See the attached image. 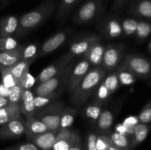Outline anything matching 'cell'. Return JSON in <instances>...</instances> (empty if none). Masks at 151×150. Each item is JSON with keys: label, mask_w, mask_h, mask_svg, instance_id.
I'll use <instances>...</instances> for the list:
<instances>
[{"label": "cell", "mask_w": 151, "mask_h": 150, "mask_svg": "<svg viewBox=\"0 0 151 150\" xmlns=\"http://www.w3.org/2000/svg\"><path fill=\"white\" fill-rule=\"evenodd\" d=\"M25 121L22 116L12 120L0 127V139L7 140L17 138L24 134Z\"/></svg>", "instance_id": "30bf717a"}, {"label": "cell", "mask_w": 151, "mask_h": 150, "mask_svg": "<svg viewBox=\"0 0 151 150\" xmlns=\"http://www.w3.org/2000/svg\"><path fill=\"white\" fill-rule=\"evenodd\" d=\"M96 145H97V150H108L109 147L114 146L109 138V135H97L96 139Z\"/></svg>", "instance_id": "60d3db41"}, {"label": "cell", "mask_w": 151, "mask_h": 150, "mask_svg": "<svg viewBox=\"0 0 151 150\" xmlns=\"http://www.w3.org/2000/svg\"><path fill=\"white\" fill-rule=\"evenodd\" d=\"M19 104L9 101L4 107L0 109V125H3L21 116Z\"/></svg>", "instance_id": "44dd1931"}, {"label": "cell", "mask_w": 151, "mask_h": 150, "mask_svg": "<svg viewBox=\"0 0 151 150\" xmlns=\"http://www.w3.org/2000/svg\"><path fill=\"white\" fill-rule=\"evenodd\" d=\"M12 1V0H4V4H6V3L8 2V1Z\"/></svg>", "instance_id": "f907efd6"}, {"label": "cell", "mask_w": 151, "mask_h": 150, "mask_svg": "<svg viewBox=\"0 0 151 150\" xmlns=\"http://www.w3.org/2000/svg\"><path fill=\"white\" fill-rule=\"evenodd\" d=\"M151 34V24L146 21H138L136 36L139 40H145Z\"/></svg>", "instance_id": "836d02e7"}, {"label": "cell", "mask_w": 151, "mask_h": 150, "mask_svg": "<svg viewBox=\"0 0 151 150\" xmlns=\"http://www.w3.org/2000/svg\"><path fill=\"white\" fill-rule=\"evenodd\" d=\"M100 42V36L95 33L84 36L78 40H75L72 44L69 52L73 57L83 54L90 47Z\"/></svg>", "instance_id": "8fae6325"}, {"label": "cell", "mask_w": 151, "mask_h": 150, "mask_svg": "<svg viewBox=\"0 0 151 150\" xmlns=\"http://www.w3.org/2000/svg\"><path fill=\"white\" fill-rule=\"evenodd\" d=\"M102 82L104 84L111 95H113L120 87L119 79L115 71H111L109 74H106Z\"/></svg>", "instance_id": "f546056e"}, {"label": "cell", "mask_w": 151, "mask_h": 150, "mask_svg": "<svg viewBox=\"0 0 151 150\" xmlns=\"http://www.w3.org/2000/svg\"><path fill=\"white\" fill-rule=\"evenodd\" d=\"M78 135V132L71 129H62L58 133L52 150H69Z\"/></svg>", "instance_id": "2e32d148"}, {"label": "cell", "mask_w": 151, "mask_h": 150, "mask_svg": "<svg viewBox=\"0 0 151 150\" xmlns=\"http://www.w3.org/2000/svg\"><path fill=\"white\" fill-rule=\"evenodd\" d=\"M135 16L151 21V0H137L131 7Z\"/></svg>", "instance_id": "7402d4cb"}, {"label": "cell", "mask_w": 151, "mask_h": 150, "mask_svg": "<svg viewBox=\"0 0 151 150\" xmlns=\"http://www.w3.org/2000/svg\"><path fill=\"white\" fill-rule=\"evenodd\" d=\"M18 104L21 114H23L25 119L33 117L35 107L34 104V94L30 89L24 90L22 98Z\"/></svg>", "instance_id": "e0dca14e"}, {"label": "cell", "mask_w": 151, "mask_h": 150, "mask_svg": "<svg viewBox=\"0 0 151 150\" xmlns=\"http://www.w3.org/2000/svg\"><path fill=\"white\" fill-rule=\"evenodd\" d=\"M138 119L139 123L147 124L151 122V100L148 101L142 109L141 112L138 116Z\"/></svg>", "instance_id": "ab89813d"}, {"label": "cell", "mask_w": 151, "mask_h": 150, "mask_svg": "<svg viewBox=\"0 0 151 150\" xmlns=\"http://www.w3.org/2000/svg\"><path fill=\"white\" fill-rule=\"evenodd\" d=\"M97 135L94 132H89L86 138L84 145L83 144V150H97L96 145V139Z\"/></svg>", "instance_id": "b9f144b4"}, {"label": "cell", "mask_w": 151, "mask_h": 150, "mask_svg": "<svg viewBox=\"0 0 151 150\" xmlns=\"http://www.w3.org/2000/svg\"><path fill=\"white\" fill-rule=\"evenodd\" d=\"M125 49L121 44H110L106 46L101 67L106 72L114 71L124 59Z\"/></svg>", "instance_id": "52a82bcc"}, {"label": "cell", "mask_w": 151, "mask_h": 150, "mask_svg": "<svg viewBox=\"0 0 151 150\" xmlns=\"http://www.w3.org/2000/svg\"><path fill=\"white\" fill-rule=\"evenodd\" d=\"M0 72L1 75V83L4 85V87L9 89L14 85H17L7 68H0Z\"/></svg>", "instance_id": "74e56055"}, {"label": "cell", "mask_w": 151, "mask_h": 150, "mask_svg": "<svg viewBox=\"0 0 151 150\" xmlns=\"http://www.w3.org/2000/svg\"><path fill=\"white\" fill-rule=\"evenodd\" d=\"M100 29L107 39H115L123 34L121 22L114 16H108L100 24Z\"/></svg>", "instance_id": "7c38bea8"}, {"label": "cell", "mask_w": 151, "mask_h": 150, "mask_svg": "<svg viewBox=\"0 0 151 150\" xmlns=\"http://www.w3.org/2000/svg\"><path fill=\"white\" fill-rule=\"evenodd\" d=\"M73 57V56L69 51L66 52V54L62 55L58 60L54 62L52 64L50 65L49 66L46 67L44 70L41 71L39 74L37 76V77L35 78V82H37V84H40L41 82L48 80L52 76H55L70 63Z\"/></svg>", "instance_id": "ba28073f"}, {"label": "cell", "mask_w": 151, "mask_h": 150, "mask_svg": "<svg viewBox=\"0 0 151 150\" xmlns=\"http://www.w3.org/2000/svg\"><path fill=\"white\" fill-rule=\"evenodd\" d=\"M1 150H40L34 144L26 143V144H18V145L11 146L5 147Z\"/></svg>", "instance_id": "ee69618b"}, {"label": "cell", "mask_w": 151, "mask_h": 150, "mask_svg": "<svg viewBox=\"0 0 151 150\" xmlns=\"http://www.w3.org/2000/svg\"><path fill=\"white\" fill-rule=\"evenodd\" d=\"M69 150H83V143L81 135L78 134Z\"/></svg>", "instance_id": "f6af8a7d"}, {"label": "cell", "mask_w": 151, "mask_h": 150, "mask_svg": "<svg viewBox=\"0 0 151 150\" xmlns=\"http://www.w3.org/2000/svg\"><path fill=\"white\" fill-rule=\"evenodd\" d=\"M66 38H67V34L65 32H59L52 36L41 46L36 56V58L42 57L54 51L64 43Z\"/></svg>", "instance_id": "4fadbf2b"}, {"label": "cell", "mask_w": 151, "mask_h": 150, "mask_svg": "<svg viewBox=\"0 0 151 150\" xmlns=\"http://www.w3.org/2000/svg\"><path fill=\"white\" fill-rule=\"evenodd\" d=\"M35 82V78H34L33 76L30 74L29 71H28L27 73L23 76V78H22V80L20 81V83H19V85H20L24 90H28L30 89L32 87H33Z\"/></svg>", "instance_id": "7bdbcfd3"}, {"label": "cell", "mask_w": 151, "mask_h": 150, "mask_svg": "<svg viewBox=\"0 0 151 150\" xmlns=\"http://www.w3.org/2000/svg\"><path fill=\"white\" fill-rule=\"evenodd\" d=\"M2 1H4V0H2Z\"/></svg>", "instance_id": "db71d44e"}, {"label": "cell", "mask_w": 151, "mask_h": 150, "mask_svg": "<svg viewBox=\"0 0 151 150\" xmlns=\"http://www.w3.org/2000/svg\"><path fill=\"white\" fill-rule=\"evenodd\" d=\"M128 0H115L113 4V7H112L113 11L116 12L122 9L124 5L128 2Z\"/></svg>", "instance_id": "bcb514c9"}, {"label": "cell", "mask_w": 151, "mask_h": 150, "mask_svg": "<svg viewBox=\"0 0 151 150\" xmlns=\"http://www.w3.org/2000/svg\"><path fill=\"white\" fill-rule=\"evenodd\" d=\"M8 102H9V100L7 97L0 96V109L2 108L3 107H4V106H5Z\"/></svg>", "instance_id": "7dc6e473"}, {"label": "cell", "mask_w": 151, "mask_h": 150, "mask_svg": "<svg viewBox=\"0 0 151 150\" xmlns=\"http://www.w3.org/2000/svg\"><path fill=\"white\" fill-rule=\"evenodd\" d=\"M66 106L62 101H55L42 108L37 109L33 117L47 126L48 130L59 132V124Z\"/></svg>", "instance_id": "277c9868"}, {"label": "cell", "mask_w": 151, "mask_h": 150, "mask_svg": "<svg viewBox=\"0 0 151 150\" xmlns=\"http://www.w3.org/2000/svg\"><path fill=\"white\" fill-rule=\"evenodd\" d=\"M24 89L22 88L20 85H14L12 88L8 89V95H7V99L9 101L16 104H19L21 98H22V93H23Z\"/></svg>", "instance_id": "f35d334b"}, {"label": "cell", "mask_w": 151, "mask_h": 150, "mask_svg": "<svg viewBox=\"0 0 151 150\" xmlns=\"http://www.w3.org/2000/svg\"><path fill=\"white\" fill-rule=\"evenodd\" d=\"M109 136L114 146L124 150H131V138L128 135L115 132Z\"/></svg>", "instance_id": "83f0119b"}, {"label": "cell", "mask_w": 151, "mask_h": 150, "mask_svg": "<svg viewBox=\"0 0 151 150\" xmlns=\"http://www.w3.org/2000/svg\"><path fill=\"white\" fill-rule=\"evenodd\" d=\"M47 131H48L47 126L35 117L25 119L24 134L29 141L32 137Z\"/></svg>", "instance_id": "d6986e66"}, {"label": "cell", "mask_w": 151, "mask_h": 150, "mask_svg": "<svg viewBox=\"0 0 151 150\" xmlns=\"http://www.w3.org/2000/svg\"><path fill=\"white\" fill-rule=\"evenodd\" d=\"M138 21L135 19H125L121 22L123 34L131 36L135 35L137 30Z\"/></svg>", "instance_id": "d590c367"}, {"label": "cell", "mask_w": 151, "mask_h": 150, "mask_svg": "<svg viewBox=\"0 0 151 150\" xmlns=\"http://www.w3.org/2000/svg\"><path fill=\"white\" fill-rule=\"evenodd\" d=\"M116 73L117 74L120 85H132L137 82V77L123 64L122 62L116 67Z\"/></svg>", "instance_id": "484cf974"}, {"label": "cell", "mask_w": 151, "mask_h": 150, "mask_svg": "<svg viewBox=\"0 0 151 150\" xmlns=\"http://www.w3.org/2000/svg\"><path fill=\"white\" fill-rule=\"evenodd\" d=\"M148 49H149V51H150V52L151 54V41H150V44H149V45H148Z\"/></svg>", "instance_id": "681fc988"}, {"label": "cell", "mask_w": 151, "mask_h": 150, "mask_svg": "<svg viewBox=\"0 0 151 150\" xmlns=\"http://www.w3.org/2000/svg\"><path fill=\"white\" fill-rule=\"evenodd\" d=\"M79 1L80 0H61L58 9L57 19L63 20Z\"/></svg>", "instance_id": "1f68e13d"}, {"label": "cell", "mask_w": 151, "mask_h": 150, "mask_svg": "<svg viewBox=\"0 0 151 150\" xmlns=\"http://www.w3.org/2000/svg\"><path fill=\"white\" fill-rule=\"evenodd\" d=\"M19 19L15 16H7L0 20V37H13L19 26ZM14 38V37H13Z\"/></svg>", "instance_id": "ac0fdd59"}, {"label": "cell", "mask_w": 151, "mask_h": 150, "mask_svg": "<svg viewBox=\"0 0 151 150\" xmlns=\"http://www.w3.org/2000/svg\"><path fill=\"white\" fill-rule=\"evenodd\" d=\"M105 0H88L74 15L75 23L85 24L97 19L104 9Z\"/></svg>", "instance_id": "8992f818"}, {"label": "cell", "mask_w": 151, "mask_h": 150, "mask_svg": "<svg viewBox=\"0 0 151 150\" xmlns=\"http://www.w3.org/2000/svg\"><path fill=\"white\" fill-rule=\"evenodd\" d=\"M38 53V46L36 44H31L24 46L21 54V60H35Z\"/></svg>", "instance_id": "e575fe53"}, {"label": "cell", "mask_w": 151, "mask_h": 150, "mask_svg": "<svg viewBox=\"0 0 151 150\" xmlns=\"http://www.w3.org/2000/svg\"><path fill=\"white\" fill-rule=\"evenodd\" d=\"M94 102L97 103V104H100L101 105H103L106 101L109 100V99L110 98V96L111 95L110 94V93L109 92L107 88H106V86L104 85V84L103 83V82H101V83L99 85V86L97 87L96 91H94Z\"/></svg>", "instance_id": "d6a6232c"}, {"label": "cell", "mask_w": 151, "mask_h": 150, "mask_svg": "<svg viewBox=\"0 0 151 150\" xmlns=\"http://www.w3.org/2000/svg\"><path fill=\"white\" fill-rule=\"evenodd\" d=\"M108 150H124V149H122L117 148V147L114 146H111L109 147V149Z\"/></svg>", "instance_id": "c3c4849f"}, {"label": "cell", "mask_w": 151, "mask_h": 150, "mask_svg": "<svg viewBox=\"0 0 151 150\" xmlns=\"http://www.w3.org/2000/svg\"><path fill=\"white\" fill-rule=\"evenodd\" d=\"M56 7V3L46 1L33 10L25 13L19 19V26L15 36L21 38L36 29L47 20Z\"/></svg>", "instance_id": "7a4b0ae2"}, {"label": "cell", "mask_w": 151, "mask_h": 150, "mask_svg": "<svg viewBox=\"0 0 151 150\" xmlns=\"http://www.w3.org/2000/svg\"><path fill=\"white\" fill-rule=\"evenodd\" d=\"M149 85H150V88H151V82H149Z\"/></svg>", "instance_id": "816d5d0a"}, {"label": "cell", "mask_w": 151, "mask_h": 150, "mask_svg": "<svg viewBox=\"0 0 151 150\" xmlns=\"http://www.w3.org/2000/svg\"><path fill=\"white\" fill-rule=\"evenodd\" d=\"M123 63L137 78H151V60L147 57L137 54H130L125 56Z\"/></svg>", "instance_id": "5b68a950"}, {"label": "cell", "mask_w": 151, "mask_h": 150, "mask_svg": "<svg viewBox=\"0 0 151 150\" xmlns=\"http://www.w3.org/2000/svg\"><path fill=\"white\" fill-rule=\"evenodd\" d=\"M106 74L107 72L101 66L91 67L71 95L72 104L76 107L85 104Z\"/></svg>", "instance_id": "6da1fadb"}, {"label": "cell", "mask_w": 151, "mask_h": 150, "mask_svg": "<svg viewBox=\"0 0 151 150\" xmlns=\"http://www.w3.org/2000/svg\"><path fill=\"white\" fill-rule=\"evenodd\" d=\"M58 132L48 130L32 137L29 141L40 150H52L56 141Z\"/></svg>", "instance_id": "9a60e30c"}, {"label": "cell", "mask_w": 151, "mask_h": 150, "mask_svg": "<svg viewBox=\"0 0 151 150\" xmlns=\"http://www.w3.org/2000/svg\"><path fill=\"white\" fill-rule=\"evenodd\" d=\"M78 110L75 108L72 107H66L62 114L60 119V124H59V132L62 129H70L71 126L75 121Z\"/></svg>", "instance_id": "f1b7e54d"}, {"label": "cell", "mask_w": 151, "mask_h": 150, "mask_svg": "<svg viewBox=\"0 0 151 150\" xmlns=\"http://www.w3.org/2000/svg\"><path fill=\"white\" fill-rule=\"evenodd\" d=\"M150 127L145 124L138 123L134 128L132 136L131 138V149L142 143L148 135Z\"/></svg>", "instance_id": "cb8c5ba5"}, {"label": "cell", "mask_w": 151, "mask_h": 150, "mask_svg": "<svg viewBox=\"0 0 151 150\" xmlns=\"http://www.w3.org/2000/svg\"><path fill=\"white\" fill-rule=\"evenodd\" d=\"M106 46L100 42L90 47L83 54V58L86 59L92 67H100L103 63Z\"/></svg>", "instance_id": "5bb4252c"}, {"label": "cell", "mask_w": 151, "mask_h": 150, "mask_svg": "<svg viewBox=\"0 0 151 150\" xmlns=\"http://www.w3.org/2000/svg\"><path fill=\"white\" fill-rule=\"evenodd\" d=\"M34 60H35L33 59L28 60H20L13 66L7 68L13 77L14 78L16 84L20 83V81L22 80L23 76L29 71V66Z\"/></svg>", "instance_id": "603a6c76"}, {"label": "cell", "mask_w": 151, "mask_h": 150, "mask_svg": "<svg viewBox=\"0 0 151 150\" xmlns=\"http://www.w3.org/2000/svg\"><path fill=\"white\" fill-rule=\"evenodd\" d=\"M21 46L13 37H0V51L14 49Z\"/></svg>", "instance_id": "8d00e7d4"}, {"label": "cell", "mask_w": 151, "mask_h": 150, "mask_svg": "<svg viewBox=\"0 0 151 150\" xmlns=\"http://www.w3.org/2000/svg\"><path fill=\"white\" fill-rule=\"evenodd\" d=\"M61 94L62 93L59 92V91H54L51 94H47V95L34 96V104H35V110L37 109L46 107L47 105H49V104L57 101Z\"/></svg>", "instance_id": "4316f807"}, {"label": "cell", "mask_w": 151, "mask_h": 150, "mask_svg": "<svg viewBox=\"0 0 151 150\" xmlns=\"http://www.w3.org/2000/svg\"><path fill=\"white\" fill-rule=\"evenodd\" d=\"M47 1H51V0H47Z\"/></svg>", "instance_id": "f5cc1de1"}, {"label": "cell", "mask_w": 151, "mask_h": 150, "mask_svg": "<svg viewBox=\"0 0 151 150\" xmlns=\"http://www.w3.org/2000/svg\"><path fill=\"white\" fill-rule=\"evenodd\" d=\"M102 106L103 105L93 101V104H89L86 107L85 111H84L86 118L93 124H95L103 110Z\"/></svg>", "instance_id": "4dcf8cb0"}, {"label": "cell", "mask_w": 151, "mask_h": 150, "mask_svg": "<svg viewBox=\"0 0 151 150\" xmlns=\"http://www.w3.org/2000/svg\"><path fill=\"white\" fill-rule=\"evenodd\" d=\"M91 69V65L86 59H81V61L78 62L75 67L73 68L71 73L69 79L66 85V89L69 95H72L81 81L83 79L88 71Z\"/></svg>", "instance_id": "9c48e42d"}, {"label": "cell", "mask_w": 151, "mask_h": 150, "mask_svg": "<svg viewBox=\"0 0 151 150\" xmlns=\"http://www.w3.org/2000/svg\"><path fill=\"white\" fill-rule=\"evenodd\" d=\"M113 122L114 116L112 112L109 110H103L95 124L99 132L106 133L110 130Z\"/></svg>", "instance_id": "d4e9b609"}, {"label": "cell", "mask_w": 151, "mask_h": 150, "mask_svg": "<svg viewBox=\"0 0 151 150\" xmlns=\"http://www.w3.org/2000/svg\"><path fill=\"white\" fill-rule=\"evenodd\" d=\"M23 46L21 45L14 49L0 51V68L10 67L20 61Z\"/></svg>", "instance_id": "ffe728a7"}, {"label": "cell", "mask_w": 151, "mask_h": 150, "mask_svg": "<svg viewBox=\"0 0 151 150\" xmlns=\"http://www.w3.org/2000/svg\"><path fill=\"white\" fill-rule=\"evenodd\" d=\"M75 63H70L60 71L55 76H52L48 80L38 84L34 89V96H44L51 94L54 91H59L62 93L66 88L68 80L69 79L72 71L75 67Z\"/></svg>", "instance_id": "3957f363"}]
</instances>
